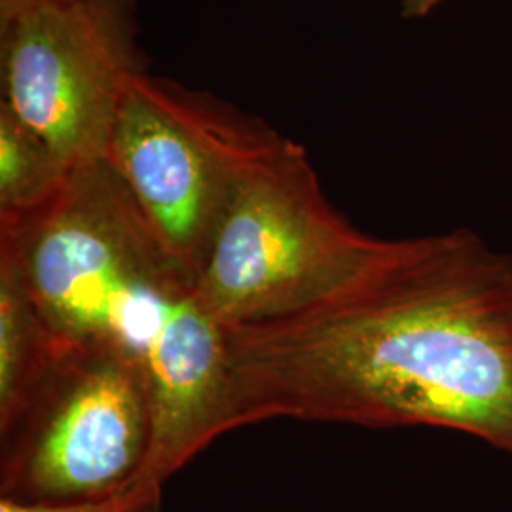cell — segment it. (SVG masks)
I'll use <instances>...</instances> for the list:
<instances>
[{
    "label": "cell",
    "mask_w": 512,
    "mask_h": 512,
    "mask_svg": "<svg viewBox=\"0 0 512 512\" xmlns=\"http://www.w3.org/2000/svg\"><path fill=\"white\" fill-rule=\"evenodd\" d=\"M164 482L143 476L118 494L76 503H19L0 497V512H162Z\"/></svg>",
    "instance_id": "cell-9"
},
{
    "label": "cell",
    "mask_w": 512,
    "mask_h": 512,
    "mask_svg": "<svg viewBox=\"0 0 512 512\" xmlns=\"http://www.w3.org/2000/svg\"><path fill=\"white\" fill-rule=\"evenodd\" d=\"M137 14V0H0V103L69 169L105 158L148 74Z\"/></svg>",
    "instance_id": "cell-6"
},
{
    "label": "cell",
    "mask_w": 512,
    "mask_h": 512,
    "mask_svg": "<svg viewBox=\"0 0 512 512\" xmlns=\"http://www.w3.org/2000/svg\"><path fill=\"white\" fill-rule=\"evenodd\" d=\"M224 340V433L279 418L427 425L512 456V256L471 230L393 239L317 306Z\"/></svg>",
    "instance_id": "cell-1"
},
{
    "label": "cell",
    "mask_w": 512,
    "mask_h": 512,
    "mask_svg": "<svg viewBox=\"0 0 512 512\" xmlns=\"http://www.w3.org/2000/svg\"><path fill=\"white\" fill-rule=\"evenodd\" d=\"M391 245L338 213L304 147L285 139L241 184L196 291L222 329L274 321L338 293Z\"/></svg>",
    "instance_id": "cell-3"
},
{
    "label": "cell",
    "mask_w": 512,
    "mask_h": 512,
    "mask_svg": "<svg viewBox=\"0 0 512 512\" xmlns=\"http://www.w3.org/2000/svg\"><path fill=\"white\" fill-rule=\"evenodd\" d=\"M0 256L57 338L139 370L156 425L143 476L165 484L224 435V329L105 158L74 165L37 207L0 215Z\"/></svg>",
    "instance_id": "cell-2"
},
{
    "label": "cell",
    "mask_w": 512,
    "mask_h": 512,
    "mask_svg": "<svg viewBox=\"0 0 512 512\" xmlns=\"http://www.w3.org/2000/svg\"><path fill=\"white\" fill-rule=\"evenodd\" d=\"M444 0H403L404 18H423Z\"/></svg>",
    "instance_id": "cell-10"
},
{
    "label": "cell",
    "mask_w": 512,
    "mask_h": 512,
    "mask_svg": "<svg viewBox=\"0 0 512 512\" xmlns=\"http://www.w3.org/2000/svg\"><path fill=\"white\" fill-rule=\"evenodd\" d=\"M57 348L18 270L0 256V427L14 418Z\"/></svg>",
    "instance_id": "cell-7"
},
{
    "label": "cell",
    "mask_w": 512,
    "mask_h": 512,
    "mask_svg": "<svg viewBox=\"0 0 512 512\" xmlns=\"http://www.w3.org/2000/svg\"><path fill=\"white\" fill-rule=\"evenodd\" d=\"M285 139L215 93L148 73L129 88L105 160L198 281L241 184Z\"/></svg>",
    "instance_id": "cell-4"
},
{
    "label": "cell",
    "mask_w": 512,
    "mask_h": 512,
    "mask_svg": "<svg viewBox=\"0 0 512 512\" xmlns=\"http://www.w3.org/2000/svg\"><path fill=\"white\" fill-rule=\"evenodd\" d=\"M154 429L135 366L57 338L50 365L0 427V497L76 503L118 494L145 475Z\"/></svg>",
    "instance_id": "cell-5"
},
{
    "label": "cell",
    "mask_w": 512,
    "mask_h": 512,
    "mask_svg": "<svg viewBox=\"0 0 512 512\" xmlns=\"http://www.w3.org/2000/svg\"><path fill=\"white\" fill-rule=\"evenodd\" d=\"M69 171L46 141L0 103V215L46 202Z\"/></svg>",
    "instance_id": "cell-8"
}]
</instances>
